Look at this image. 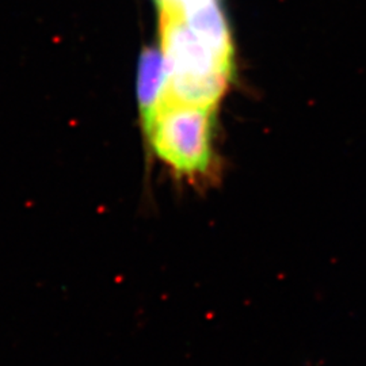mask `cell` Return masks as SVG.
<instances>
[{
	"mask_svg": "<svg viewBox=\"0 0 366 366\" xmlns=\"http://www.w3.org/2000/svg\"><path fill=\"white\" fill-rule=\"evenodd\" d=\"M160 11L167 13H182L187 9H192L197 4H201L208 0H157Z\"/></svg>",
	"mask_w": 366,
	"mask_h": 366,
	"instance_id": "cell-4",
	"label": "cell"
},
{
	"mask_svg": "<svg viewBox=\"0 0 366 366\" xmlns=\"http://www.w3.org/2000/svg\"><path fill=\"white\" fill-rule=\"evenodd\" d=\"M160 44L166 69L163 102L214 109L232 78L234 57L212 48L177 13H160Z\"/></svg>",
	"mask_w": 366,
	"mask_h": 366,
	"instance_id": "cell-1",
	"label": "cell"
},
{
	"mask_svg": "<svg viewBox=\"0 0 366 366\" xmlns=\"http://www.w3.org/2000/svg\"><path fill=\"white\" fill-rule=\"evenodd\" d=\"M166 92V69L162 53L143 54L139 75V101L143 117H149L162 105Z\"/></svg>",
	"mask_w": 366,
	"mask_h": 366,
	"instance_id": "cell-3",
	"label": "cell"
},
{
	"mask_svg": "<svg viewBox=\"0 0 366 366\" xmlns=\"http://www.w3.org/2000/svg\"><path fill=\"white\" fill-rule=\"evenodd\" d=\"M144 121L154 149L174 170L196 177L212 166L213 107L163 102Z\"/></svg>",
	"mask_w": 366,
	"mask_h": 366,
	"instance_id": "cell-2",
	"label": "cell"
}]
</instances>
